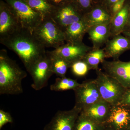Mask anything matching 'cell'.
Returning <instances> with one entry per match:
<instances>
[{
	"label": "cell",
	"instance_id": "obj_1",
	"mask_svg": "<svg viewBox=\"0 0 130 130\" xmlns=\"http://www.w3.org/2000/svg\"><path fill=\"white\" fill-rule=\"evenodd\" d=\"M0 42L18 55L27 71L35 62L46 55L45 47L32 32L23 28L8 37L0 40Z\"/></svg>",
	"mask_w": 130,
	"mask_h": 130
},
{
	"label": "cell",
	"instance_id": "obj_2",
	"mask_svg": "<svg viewBox=\"0 0 130 130\" xmlns=\"http://www.w3.org/2000/svg\"><path fill=\"white\" fill-rule=\"evenodd\" d=\"M27 73L8 55L5 50L0 51V94L17 95L23 92L22 81Z\"/></svg>",
	"mask_w": 130,
	"mask_h": 130
},
{
	"label": "cell",
	"instance_id": "obj_3",
	"mask_svg": "<svg viewBox=\"0 0 130 130\" xmlns=\"http://www.w3.org/2000/svg\"><path fill=\"white\" fill-rule=\"evenodd\" d=\"M32 33L45 48H57L64 44L66 41L63 31L51 17L43 19Z\"/></svg>",
	"mask_w": 130,
	"mask_h": 130
},
{
	"label": "cell",
	"instance_id": "obj_4",
	"mask_svg": "<svg viewBox=\"0 0 130 130\" xmlns=\"http://www.w3.org/2000/svg\"><path fill=\"white\" fill-rule=\"evenodd\" d=\"M95 79L102 98L112 106L118 105L127 89L117 79L104 73L96 70Z\"/></svg>",
	"mask_w": 130,
	"mask_h": 130
},
{
	"label": "cell",
	"instance_id": "obj_5",
	"mask_svg": "<svg viewBox=\"0 0 130 130\" xmlns=\"http://www.w3.org/2000/svg\"><path fill=\"white\" fill-rule=\"evenodd\" d=\"M6 1L21 27L32 32L43 19L42 16L31 8L24 0Z\"/></svg>",
	"mask_w": 130,
	"mask_h": 130
},
{
	"label": "cell",
	"instance_id": "obj_6",
	"mask_svg": "<svg viewBox=\"0 0 130 130\" xmlns=\"http://www.w3.org/2000/svg\"><path fill=\"white\" fill-rule=\"evenodd\" d=\"M74 106L81 111L91 105L103 100L98 88L95 79L85 81L74 90Z\"/></svg>",
	"mask_w": 130,
	"mask_h": 130
},
{
	"label": "cell",
	"instance_id": "obj_7",
	"mask_svg": "<svg viewBox=\"0 0 130 130\" xmlns=\"http://www.w3.org/2000/svg\"><path fill=\"white\" fill-rule=\"evenodd\" d=\"M27 72L32 78L31 88L36 91L46 87L49 79L54 74L50 60L47 54L35 62Z\"/></svg>",
	"mask_w": 130,
	"mask_h": 130
},
{
	"label": "cell",
	"instance_id": "obj_8",
	"mask_svg": "<svg viewBox=\"0 0 130 130\" xmlns=\"http://www.w3.org/2000/svg\"><path fill=\"white\" fill-rule=\"evenodd\" d=\"M81 112L74 106L70 110L58 111L43 130H73Z\"/></svg>",
	"mask_w": 130,
	"mask_h": 130
},
{
	"label": "cell",
	"instance_id": "obj_9",
	"mask_svg": "<svg viewBox=\"0 0 130 130\" xmlns=\"http://www.w3.org/2000/svg\"><path fill=\"white\" fill-rule=\"evenodd\" d=\"M102 63L105 73L117 79L126 89H130V60H104Z\"/></svg>",
	"mask_w": 130,
	"mask_h": 130
},
{
	"label": "cell",
	"instance_id": "obj_10",
	"mask_svg": "<svg viewBox=\"0 0 130 130\" xmlns=\"http://www.w3.org/2000/svg\"><path fill=\"white\" fill-rule=\"evenodd\" d=\"M22 28L17 17L9 6L1 4L0 40L8 37Z\"/></svg>",
	"mask_w": 130,
	"mask_h": 130
},
{
	"label": "cell",
	"instance_id": "obj_11",
	"mask_svg": "<svg viewBox=\"0 0 130 130\" xmlns=\"http://www.w3.org/2000/svg\"><path fill=\"white\" fill-rule=\"evenodd\" d=\"M88 48L80 42H68L51 51L72 64L81 60L87 54Z\"/></svg>",
	"mask_w": 130,
	"mask_h": 130
},
{
	"label": "cell",
	"instance_id": "obj_12",
	"mask_svg": "<svg viewBox=\"0 0 130 130\" xmlns=\"http://www.w3.org/2000/svg\"><path fill=\"white\" fill-rule=\"evenodd\" d=\"M105 124L113 130H125L130 127V108L121 105L112 106Z\"/></svg>",
	"mask_w": 130,
	"mask_h": 130
},
{
	"label": "cell",
	"instance_id": "obj_13",
	"mask_svg": "<svg viewBox=\"0 0 130 130\" xmlns=\"http://www.w3.org/2000/svg\"><path fill=\"white\" fill-rule=\"evenodd\" d=\"M51 18L63 31L70 25L83 19L76 10L70 5L54 9Z\"/></svg>",
	"mask_w": 130,
	"mask_h": 130
},
{
	"label": "cell",
	"instance_id": "obj_14",
	"mask_svg": "<svg viewBox=\"0 0 130 130\" xmlns=\"http://www.w3.org/2000/svg\"><path fill=\"white\" fill-rule=\"evenodd\" d=\"M112 106L102 100L81 111V113L92 120L104 124L109 118Z\"/></svg>",
	"mask_w": 130,
	"mask_h": 130
},
{
	"label": "cell",
	"instance_id": "obj_15",
	"mask_svg": "<svg viewBox=\"0 0 130 130\" xmlns=\"http://www.w3.org/2000/svg\"><path fill=\"white\" fill-rule=\"evenodd\" d=\"M130 49V39L119 36L109 42L107 49V56L117 58L123 52Z\"/></svg>",
	"mask_w": 130,
	"mask_h": 130
},
{
	"label": "cell",
	"instance_id": "obj_16",
	"mask_svg": "<svg viewBox=\"0 0 130 130\" xmlns=\"http://www.w3.org/2000/svg\"><path fill=\"white\" fill-rule=\"evenodd\" d=\"M86 29V24L84 19L74 22L63 31L65 41L68 42H80Z\"/></svg>",
	"mask_w": 130,
	"mask_h": 130
},
{
	"label": "cell",
	"instance_id": "obj_17",
	"mask_svg": "<svg viewBox=\"0 0 130 130\" xmlns=\"http://www.w3.org/2000/svg\"><path fill=\"white\" fill-rule=\"evenodd\" d=\"M46 54L50 60L54 74L60 77L66 76L68 69L72 64L51 51H46Z\"/></svg>",
	"mask_w": 130,
	"mask_h": 130
},
{
	"label": "cell",
	"instance_id": "obj_18",
	"mask_svg": "<svg viewBox=\"0 0 130 130\" xmlns=\"http://www.w3.org/2000/svg\"><path fill=\"white\" fill-rule=\"evenodd\" d=\"M31 8L39 13L43 19L51 17L54 7L47 0H24Z\"/></svg>",
	"mask_w": 130,
	"mask_h": 130
},
{
	"label": "cell",
	"instance_id": "obj_19",
	"mask_svg": "<svg viewBox=\"0 0 130 130\" xmlns=\"http://www.w3.org/2000/svg\"><path fill=\"white\" fill-rule=\"evenodd\" d=\"M105 124L95 122L80 112L73 130H103Z\"/></svg>",
	"mask_w": 130,
	"mask_h": 130
},
{
	"label": "cell",
	"instance_id": "obj_20",
	"mask_svg": "<svg viewBox=\"0 0 130 130\" xmlns=\"http://www.w3.org/2000/svg\"><path fill=\"white\" fill-rule=\"evenodd\" d=\"M77 80L66 76L56 78L55 82L50 86L52 91H63L68 90H74L80 85Z\"/></svg>",
	"mask_w": 130,
	"mask_h": 130
},
{
	"label": "cell",
	"instance_id": "obj_21",
	"mask_svg": "<svg viewBox=\"0 0 130 130\" xmlns=\"http://www.w3.org/2000/svg\"><path fill=\"white\" fill-rule=\"evenodd\" d=\"M106 56L103 50H99L87 54L83 60L88 64L90 69L97 70L98 65L104 61Z\"/></svg>",
	"mask_w": 130,
	"mask_h": 130
},
{
	"label": "cell",
	"instance_id": "obj_22",
	"mask_svg": "<svg viewBox=\"0 0 130 130\" xmlns=\"http://www.w3.org/2000/svg\"><path fill=\"white\" fill-rule=\"evenodd\" d=\"M130 6L127 5L116 13L113 19V26L116 31L121 30L126 27L129 14Z\"/></svg>",
	"mask_w": 130,
	"mask_h": 130
},
{
	"label": "cell",
	"instance_id": "obj_23",
	"mask_svg": "<svg viewBox=\"0 0 130 130\" xmlns=\"http://www.w3.org/2000/svg\"><path fill=\"white\" fill-rule=\"evenodd\" d=\"M108 27L106 24L93 26L90 31L89 36L95 43L102 42L105 40L108 34Z\"/></svg>",
	"mask_w": 130,
	"mask_h": 130
},
{
	"label": "cell",
	"instance_id": "obj_24",
	"mask_svg": "<svg viewBox=\"0 0 130 130\" xmlns=\"http://www.w3.org/2000/svg\"><path fill=\"white\" fill-rule=\"evenodd\" d=\"M109 20V16L102 9L97 8L93 10L90 18L91 25L94 26L101 24H106Z\"/></svg>",
	"mask_w": 130,
	"mask_h": 130
},
{
	"label": "cell",
	"instance_id": "obj_25",
	"mask_svg": "<svg viewBox=\"0 0 130 130\" xmlns=\"http://www.w3.org/2000/svg\"><path fill=\"white\" fill-rule=\"evenodd\" d=\"M71 67L73 73L78 77H83L90 70L88 65L83 60L77 61L72 64Z\"/></svg>",
	"mask_w": 130,
	"mask_h": 130
},
{
	"label": "cell",
	"instance_id": "obj_26",
	"mask_svg": "<svg viewBox=\"0 0 130 130\" xmlns=\"http://www.w3.org/2000/svg\"><path fill=\"white\" fill-rule=\"evenodd\" d=\"M13 119L11 114L8 112L5 111L2 109L0 110V130L3 126L7 123H12Z\"/></svg>",
	"mask_w": 130,
	"mask_h": 130
},
{
	"label": "cell",
	"instance_id": "obj_27",
	"mask_svg": "<svg viewBox=\"0 0 130 130\" xmlns=\"http://www.w3.org/2000/svg\"><path fill=\"white\" fill-rule=\"evenodd\" d=\"M118 105L130 108V89H126Z\"/></svg>",
	"mask_w": 130,
	"mask_h": 130
},
{
	"label": "cell",
	"instance_id": "obj_28",
	"mask_svg": "<svg viewBox=\"0 0 130 130\" xmlns=\"http://www.w3.org/2000/svg\"><path fill=\"white\" fill-rule=\"evenodd\" d=\"M126 1V0H119L115 3L113 7V11L114 13H118L123 8Z\"/></svg>",
	"mask_w": 130,
	"mask_h": 130
},
{
	"label": "cell",
	"instance_id": "obj_29",
	"mask_svg": "<svg viewBox=\"0 0 130 130\" xmlns=\"http://www.w3.org/2000/svg\"><path fill=\"white\" fill-rule=\"evenodd\" d=\"M82 7L87 8L90 5L91 0H77Z\"/></svg>",
	"mask_w": 130,
	"mask_h": 130
},
{
	"label": "cell",
	"instance_id": "obj_30",
	"mask_svg": "<svg viewBox=\"0 0 130 130\" xmlns=\"http://www.w3.org/2000/svg\"><path fill=\"white\" fill-rule=\"evenodd\" d=\"M51 1L52 3L57 6L63 3L66 0H51Z\"/></svg>",
	"mask_w": 130,
	"mask_h": 130
},
{
	"label": "cell",
	"instance_id": "obj_31",
	"mask_svg": "<svg viewBox=\"0 0 130 130\" xmlns=\"http://www.w3.org/2000/svg\"><path fill=\"white\" fill-rule=\"evenodd\" d=\"M128 27V30L127 31H130V8L129 11V19H128V23L126 25V27Z\"/></svg>",
	"mask_w": 130,
	"mask_h": 130
},
{
	"label": "cell",
	"instance_id": "obj_32",
	"mask_svg": "<svg viewBox=\"0 0 130 130\" xmlns=\"http://www.w3.org/2000/svg\"><path fill=\"white\" fill-rule=\"evenodd\" d=\"M124 33L125 36H126V37L129 38L130 39V31H125L124 32Z\"/></svg>",
	"mask_w": 130,
	"mask_h": 130
},
{
	"label": "cell",
	"instance_id": "obj_33",
	"mask_svg": "<svg viewBox=\"0 0 130 130\" xmlns=\"http://www.w3.org/2000/svg\"><path fill=\"white\" fill-rule=\"evenodd\" d=\"M105 128L103 129V130H113L111 128H110L109 126L106 125V124H105Z\"/></svg>",
	"mask_w": 130,
	"mask_h": 130
},
{
	"label": "cell",
	"instance_id": "obj_34",
	"mask_svg": "<svg viewBox=\"0 0 130 130\" xmlns=\"http://www.w3.org/2000/svg\"><path fill=\"white\" fill-rule=\"evenodd\" d=\"M109 1L113 3H115L117 1H118L119 0H109Z\"/></svg>",
	"mask_w": 130,
	"mask_h": 130
},
{
	"label": "cell",
	"instance_id": "obj_35",
	"mask_svg": "<svg viewBox=\"0 0 130 130\" xmlns=\"http://www.w3.org/2000/svg\"><path fill=\"white\" fill-rule=\"evenodd\" d=\"M125 130H130V127L129 128H128V129H126Z\"/></svg>",
	"mask_w": 130,
	"mask_h": 130
}]
</instances>
